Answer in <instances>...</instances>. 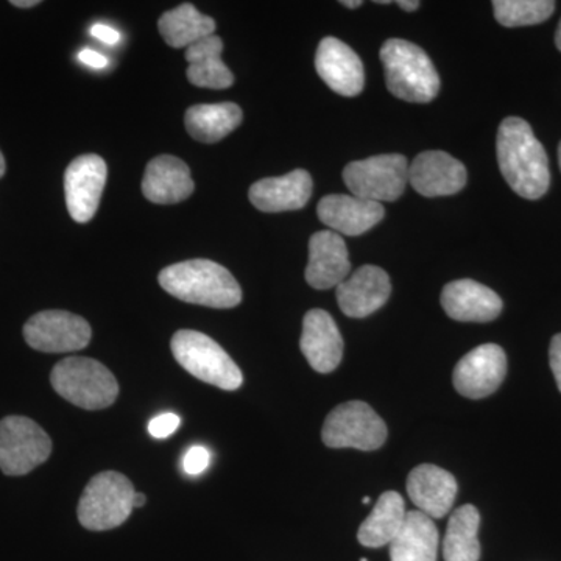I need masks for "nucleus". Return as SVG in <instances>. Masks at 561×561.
I'll use <instances>...</instances> for the list:
<instances>
[{
	"label": "nucleus",
	"instance_id": "79ce46f5",
	"mask_svg": "<svg viewBox=\"0 0 561 561\" xmlns=\"http://www.w3.org/2000/svg\"><path fill=\"white\" fill-rule=\"evenodd\" d=\"M364 504H370V497H364Z\"/></svg>",
	"mask_w": 561,
	"mask_h": 561
},
{
	"label": "nucleus",
	"instance_id": "72a5a7b5",
	"mask_svg": "<svg viewBox=\"0 0 561 561\" xmlns=\"http://www.w3.org/2000/svg\"><path fill=\"white\" fill-rule=\"evenodd\" d=\"M79 60L83 62V65L90 66V68L94 69H105L106 66L110 65L108 58L103 57L99 51L91 49H83L79 54Z\"/></svg>",
	"mask_w": 561,
	"mask_h": 561
},
{
	"label": "nucleus",
	"instance_id": "6ab92c4d",
	"mask_svg": "<svg viewBox=\"0 0 561 561\" xmlns=\"http://www.w3.org/2000/svg\"><path fill=\"white\" fill-rule=\"evenodd\" d=\"M456 478L443 468L424 463L413 468L408 478V493L420 512L440 519L451 511L457 496Z\"/></svg>",
	"mask_w": 561,
	"mask_h": 561
},
{
	"label": "nucleus",
	"instance_id": "2eb2a0df",
	"mask_svg": "<svg viewBox=\"0 0 561 561\" xmlns=\"http://www.w3.org/2000/svg\"><path fill=\"white\" fill-rule=\"evenodd\" d=\"M389 275L376 265H364L337 286V301L342 312L351 319H365L389 301Z\"/></svg>",
	"mask_w": 561,
	"mask_h": 561
},
{
	"label": "nucleus",
	"instance_id": "7ed1b4c3",
	"mask_svg": "<svg viewBox=\"0 0 561 561\" xmlns=\"http://www.w3.org/2000/svg\"><path fill=\"white\" fill-rule=\"evenodd\" d=\"M381 61L387 88L394 98L412 103H430L440 91V77L426 51L404 39L383 43Z\"/></svg>",
	"mask_w": 561,
	"mask_h": 561
},
{
	"label": "nucleus",
	"instance_id": "20e7f679",
	"mask_svg": "<svg viewBox=\"0 0 561 561\" xmlns=\"http://www.w3.org/2000/svg\"><path fill=\"white\" fill-rule=\"evenodd\" d=\"M55 391L77 408L101 411L117 400L119 383L113 373L90 357H66L50 373Z\"/></svg>",
	"mask_w": 561,
	"mask_h": 561
},
{
	"label": "nucleus",
	"instance_id": "bb28decb",
	"mask_svg": "<svg viewBox=\"0 0 561 561\" xmlns=\"http://www.w3.org/2000/svg\"><path fill=\"white\" fill-rule=\"evenodd\" d=\"M479 526H481V515L474 505H461L453 512L445 541H443L445 561H479L481 559Z\"/></svg>",
	"mask_w": 561,
	"mask_h": 561
},
{
	"label": "nucleus",
	"instance_id": "423d86ee",
	"mask_svg": "<svg viewBox=\"0 0 561 561\" xmlns=\"http://www.w3.org/2000/svg\"><path fill=\"white\" fill-rule=\"evenodd\" d=\"M136 491L130 479L116 471L94 476L79 502V522L88 530L116 529L127 522Z\"/></svg>",
	"mask_w": 561,
	"mask_h": 561
},
{
	"label": "nucleus",
	"instance_id": "9d476101",
	"mask_svg": "<svg viewBox=\"0 0 561 561\" xmlns=\"http://www.w3.org/2000/svg\"><path fill=\"white\" fill-rule=\"evenodd\" d=\"M24 339L41 353H73L90 345L91 327L76 313L43 311L25 323Z\"/></svg>",
	"mask_w": 561,
	"mask_h": 561
},
{
	"label": "nucleus",
	"instance_id": "4c0bfd02",
	"mask_svg": "<svg viewBox=\"0 0 561 561\" xmlns=\"http://www.w3.org/2000/svg\"><path fill=\"white\" fill-rule=\"evenodd\" d=\"M342 5L348 7V9H359L362 7V0H343Z\"/></svg>",
	"mask_w": 561,
	"mask_h": 561
},
{
	"label": "nucleus",
	"instance_id": "5701e85b",
	"mask_svg": "<svg viewBox=\"0 0 561 561\" xmlns=\"http://www.w3.org/2000/svg\"><path fill=\"white\" fill-rule=\"evenodd\" d=\"M437 526L423 512L413 511L405 515L404 524L390 542L391 561H437Z\"/></svg>",
	"mask_w": 561,
	"mask_h": 561
},
{
	"label": "nucleus",
	"instance_id": "393cba45",
	"mask_svg": "<svg viewBox=\"0 0 561 561\" xmlns=\"http://www.w3.org/2000/svg\"><path fill=\"white\" fill-rule=\"evenodd\" d=\"M243 114L236 103L195 105L186 111L184 125L192 138L203 144H216L227 138L242 124Z\"/></svg>",
	"mask_w": 561,
	"mask_h": 561
},
{
	"label": "nucleus",
	"instance_id": "a19ab883",
	"mask_svg": "<svg viewBox=\"0 0 561 561\" xmlns=\"http://www.w3.org/2000/svg\"><path fill=\"white\" fill-rule=\"evenodd\" d=\"M559 162H560V169H561V142H560V147H559Z\"/></svg>",
	"mask_w": 561,
	"mask_h": 561
},
{
	"label": "nucleus",
	"instance_id": "39448f33",
	"mask_svg": "<svg viewBox=\"0 0 561 561\" xmlns=\"http://www.w3.org/2000/svg\"><path fill=\"white\" fill-rule=\"evenodd\" d=\"M173 357L187 373L221 390H238L243 376L219 343L203 332L181 330L172 337Z\"/></svg>",
	"mask_w": 561,
	"mask_h": 561
},
{
	"label": "nucleus",
	"instance_id": "ea45409f",
	"mask_svg": "<svg viewBox=\"0 0 561 561\" xmlns=\"http://www.w3.org/2000/svg\"><path fill=\"white\" fill-rule=\"evenodd\" d=\"M556 44H557V49H559L561 51V21L559 24V28H557V33H556Z\"/></svg>",
	"mask_w": 561,
	"mask_h": 561
},
{
	"label": "nucleus",
	"instance_id": "7c9ffc66",
	"mask_svg": "<svg viewBox=\"0 0 561 561\" xmlns=\"http://www.w3.org/2000/svg\"><path fill=\"white\" fill-rule=\"evenodd\" d=\"M180 416L175 413H162L149 423V432L153 438H168L180 427Z\"/></svg>",
	"mask_w": 561,
	"mask_h": 561
},
{
	"label": "nucleus",
	"instance_id": "412c9836",
	"mask_svg": "<svg viewBox=\"0 0 561 561\" xmlns=\"http://www.w3.org/2000/svg\"><path fill=\"white\" fill-rule=\"evenodd\" d=\"M250 201L262 213H284L305 208L312 195V179L302 169L283 176L256 181Z\"/></svg>",
	"mask_w": 561,
	"mask_h": 561
},
{
	"label": "nucleus",
	"instance_id": "f257e3e1",
	"mask_svg": "<svg viewBox=\"0 0 561 561\" xmlns=\"http://www.w3.org/2000/svg\"><path fill=\"white\" fill-rule=\"evenodd\" d=\"M497 162L502 176L519 197L538 201L549 190L548 153L522 117H507L497 131Z\"/></svg>",
	"mask_w": 561,
	"mask_h": 561
},
{
	"label": "nucleus",
	"instance_id": "e433bc0d",
	"mask_svg": "<svg viewBox=\"0 0 561 561\" xmlns=\"http://www.w3.org/2000/svg\"><path fill=\"white\" fill-rule=\"evenodd\" d=\"M146 502H147L146 494H144V493L135 494V500H133V504H135V508L144 507V505H146Z\"/></svg>",
	"mask_w": 561,
	"mask_h": 561
},
{
	"label": "nucleus",
	"instance_id": "473e14b6",
	"mask_svg": "<svg viewBox=\"0 0 561 561\" xmlns=\"http://www.w3.org/2000/svg\"><path fill=\"white\" fill-rule=\"evenodd\" d=\"M91 35L95 39L102 41V43L110 44V46H116L119 43L122 36L116 28L110 27L105 24H94L91 27Z\"/></svg>",
	"mask_w": 561,
	"mask_h": 561
},
{
	"label": "nucleus",
	"instance_id": "4468645a",
	"mask_svg": "<svg viewBox=\"0 0 561 561\" xmlns=\"http://www.w3.org/2000/svg\"><path fill=\"white\" fill-rule=\"evenodd\" d=\"M316 69L320 79L337 94L356 98L364 90L365 73L359 55L334 36L321 39Z\"/></svg>",
	"mask_w": 561,
	"mask_h": 561
},
{
	"label": "nucleus",
	"instance_id": "9b49d317",
	"mask_svg": "<svg viewBox=\"0 0 561 561\" xmlns=\"http://www.w3.org/2000/svg\"><path fill=\"white\" fill-rule=\"evenodd\" d=\"M507 375V356L500 345L485 343L461 357L453 381L461 397L482 400L500 389Z\"/></svg>",
	"mask_w": 561,
	"mask_h": 561
},
{
	"label": "nucleus",
	"instance_id": "6e6552de",
	"mask_svg": "<svg viewBox=\"0 0 561 561\" xmlns=\"http://www.w3.org/2000/svg\"><path fill=\"white\" fill-rule=\"evenodd\" d=\"M351 194L376 203L394 202L409 183V162L402 154H378L353 161L343 171Z\"/></svg>",
	"mask_w": 561,
	"mask_h": 561
},
{
	"label": "nucleus",
	"instance_id": "c9c22d12",
	"mask_svg": "<svg viewBox=\"0 0 561 561\" xmlns=\"http://www.w3.org/2000/svg\"><path fill=\"white\" fill-rule=\"evenodd\" d=\"M11 5L20 7V9H31V7L39 5V0H13Z\"/></svg>",
	"mask_w": 561,
	"mask_h": 561
},
{
	"label": "nucleus",
	"instance_id": "cd10ccee",
	"mask_svg": "<svg viewBox=\"0 0 561 561\" xmlns=\"http://www.w3.org/2000/svg\"><path fill=\"white\" fill-rule=\"evenodd\" d=\"M158 27L169 46L187 49L192 44L214 35L216 22L202 14L192 3H183L175 10L165 11L158 21Z\"/></svg>",
	"mask_w": 561,
	"mask_h": 561
},
{
	"label": "nucleus",
	"instance_id": "58836bf2",
	"mask_svg": "<svg viewBox=\"0 0 561 561\" xmlns=\"http://www.w3.org/2000/svg\"><path fill=\"white\" fill-rule=\"evenodd\" d=\"M7 165L5 160H3L2 151H0V179H2L3 175H5Z\"/></svg>",
	"mask_w": 561,
	"mask_h": 561
},
{
	"label": "nucleus",
	"instance_id": "a878e982",
	"mask_svg": "<svg viewBox=\"0 0 561 561\" xmlns=\"http://www.w3.org/2000/svg\"><path fill=\"white\" fill-rule=\"evenodd\" d=\"M405 515L408 512L401 494L397 491H386L376 502L370 516L362 523L357 531V540L365 548L390 546L401 530Z\"/></svg>",
	"mask_w": 561,
	"mask_h": 561
},
{
	"label": "nucleus",
	"instance_id": "dca6fc26",
	"mask_svg": "<svg viewBox=\"0 0 561 561\" xmlns=\"http://www.w3.org/2000/svg\"><path fill=\"white\" fill-rule=\"evenodd\" d=\"M351 262L342 236L334 231H319L309 241V262L306 280L317 290L337 287L348 278Z\"/></svg>",
	"mask_w": 561,
	"mask_h": 561
},
{
	"label": "nucleus",
	"instance_id": "a211bd4d",
	"mask_svg": "<svg viewBox=\"0 0 561 561\" xmlns=\"http://www.w3.org/2000/svg\"><path fill=\"white\" fill-rule=\"evenodd\" d=\"M300 348L316 371L331 373L341 365L343 339L330 313L323 309H312L306 313Z\"/></svg>",
	"mask_w": 561,
	"mask_h": 561
},
{
	"label": "nucleus",
	"instance_id": "b1692460",
	"mask_svg": "<svg viewBox=\"0 0 561 561\" xmlns=\"http://www.w3.org/2000/svg\"><path fill=\"white\" fill-rule=\"evenodd\" d=\"M224 41L210 35L186 49V61L190 62L187 79L194 87L209 90H227L234 83L231 70L221 61Z\"/></svg>",
	"mask_w": 561,
	"mask_h": 561
},
{
	"label": "nucleus",
	"instance_id": "2f4dec72",
	"mask_svg": "<svg viewBox=\"0 0 561 561\" xmlns=\"http://www.w3.org/2000/svg\"><path fill=\"white\" fill-rule=\"evenodd\" d=\"M549 362H551L552 373L561 391V334L553 335L551 348H549Z\"/></svg>",
	"mask_w": 561,
	"mask_h": 561
},
{
	"label": "nucleus",
	"instance_id": "f704fd0d",
	"mask_svg": "<svg viewBox=\"0 0 561 561\" xmlns=\"http://www.w3.org/2000/svg\"><path fill=\"white\" fill-rule=\"evenodd\" d=\"M421 3L419 0H400L398 7L404 11H415L420 9Z\"/></svg>",
	"mask_w": 561,
	"mask_h": 561
},
{
	"label": "nucleus",
	"instance_id": "c85d7f7f",
	"mask_svg": "<svg viewBox=\"0 0 561 561\" xmlns=\"http://www.w3.org/2000/svg\"><path fill=\"white\" fill-rule=\"evenodd\" d=\"M494 18L504 27H526L541 24L552 16L556 2L551 0H494Z\"/></svg>",
	"mask_w": 561,
	"mask_h": 561
},
{
	"label": "nucleus",
	"instance_id": "1a4fd4ad",
	"mask_svg": "<svg viewBox=\"0 0 561 561\" xmlns=\"http://www.w3.org/2000/svg\"><path fill=\"white\" fill-rule=\"evenodd\" d=\"M51 440L46 431L25 416L0 421V470L7 476H24L49 459Z\"/></svg>",
	"mask_w": 561,
	"mask_h": 561
},
{
	"label": "nucleus",
	"instance_id": "aec40b11",
	"mask_svg": "<svg viewBox=\"0 0 561 561\" xmlns=\"http://www.w3.org/2000/svg\"><path fill=\"white\" fill-rule=\"evenodd\" d=\"M442 306L453 320L474 323H486L497 319L502 312L500 295L472 279L446 284L442 291Z\"/></svg>",
	"mask_w": 561,
	"mask_h": 561
},
{
	"label": "nucleus",
	"instance_id": "f3484780",
	"mask_svg": "<svg viewBox=\"0 0 561 561\" xmlns=\"http://www.w3.org/2000/svg\"><path fill=\"white\" fill-rule=\"evenodd\" d=\"M321 224L337 234L360 236L386 216L381 203L364 201L356 195L332 194L321 198L317 206Z\"/></svg>",
	"mask_w": 561,
	"mask_h": 561
},
{
	"label": "nucleus",
	"instance_id": "f03ea898",
	"mask_svg": "<svg viewBox=\"0 0 561 561\" xmlns=\"http://www.w3.org/2000/svg\"><path fill=\"white\" fill-rule=\"evenodd\" d=\"M162 289L191 305L231 309L241 305L242 289L224 265L192 260L169 265L158 276Z\"/></svg>",
	"mask_w": 561,
	"mask_h": 561
},
{
	"label": "nucleus",
	"instance_id": "37998d69",
	"mask_svg": "<svg viewBox=\"0 0 561 561\" xmlns=\"http://www.w3.org/2000/svg\"><path fill=\"white\" fill-rule=\"evenodd\" d=\"M360 561H368L367 559H362Z\"/></svg>",
	"mask_w": 561,
	"mask_h": 561
},
{
	"label": "nucleus",
	"instance_id": "0eeeda50",
	"mask_svg": "<svg viewBox=\"0 0 561 561\" xmlns=\"http://www.w3.org/2000/svg\"><path fill=\"white\" fill-rule=\"evenodd\" d=\"M321 438L328 448L375 451L387 440V426L367 402H343L324 420Z\"/></svg>",
	"mask_w": 561,
	"mask_h": 561
},
{
	"label": "nucleus",
	"instance_id": "4be33fe9",
	"mask_svg": "<svg viewBox=\"0 0 561 561\" xmlns=\"http://www.w3.org/2000/svg\"><path fill=\"white\" fill-rule=\"evenodd\" d=\"M195 190L186 162L171 154H161L147 165L142 180V194L157 205H173L186 201Z\"/></svg>",
	"mask_w": 561,
	"mask_h": 561
},
{
	"label": "nucleus",
	"instance_id": "c756f323",
	"mask_svg": "<svg viewBox=\"0 0 561 561\" xmlns=\"http://www.w3.org/2000/svg\"><path fill=\"white\" fill-rule=\"evenodd\" d=\"M210 463V454L208 449L203 446H192L190 451L186 453L183 459V468L187 474L197 476L202 474Z\"/></svg>",
	"mask_w": 561,
	"mask_h": 561
},
{
	"label": "nucleus",
	"instance_id": "ddd939ff",
	"mask_svg": "<svg viewBox=\"0 0 561 561\" xmlns=\"http://www.w3.org/2000/svg\"><path fill=\"white\" fill-rule=\"evenodd\" d=\"M468 173L465 165L440 150L420 153L409 165V183L424 197H446L463 190Z\"/></svg>",
	"mask_w": 561,
	"mask_h": 561
},
{
	"label": "nucleus",
	"instance_id": "f8f14e48",
	"mask_svg": "<svg viewBox=\"0 0 561 561\" xmlns=\"http://www.w3.org/2000/svg\"><path fill=\"white\" fill-rule=\"evenodd\" d=\"M106 162L98 154H83L65 173L66 205L70 217L87 224L95 216L106 183Z\"/></svg>",
	"mask_w": 561,
	"mask_h": 561
}]
</instances>
